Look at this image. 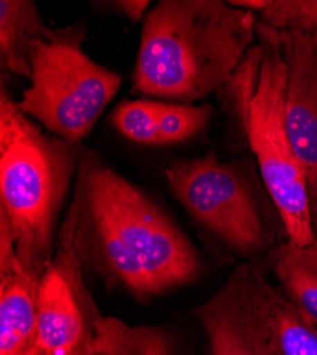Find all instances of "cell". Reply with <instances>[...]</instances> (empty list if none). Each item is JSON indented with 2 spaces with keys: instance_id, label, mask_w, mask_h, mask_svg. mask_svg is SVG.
I'll return each instance as SVG.
<instances>
[{
  "instance_id": "obj_1",
  "label": "cell",
  "mask_w": 317,
  "mask_h": 355,
  "mask_svg": "<svg viewBox=\"0 0 317 355\" xmlns=\"http://www.w3.org/2000/svg\"><path fill=\"white\" fill-rule=\"evenodd\" d=\"M69 214L80 256H92L108 280L147 297L192 283L195 248L161 208L89 146L77 145Z\"/></svg>"
},
{
  "instance_id": "obj_2",
  "label": "cell",
  "mask_w": 317,
  "mask_h": 355,
  "mask_svg": "<svg viewBox=\"0 0 317 355\" xmlns=\"http://www.w3.org/2000/svg\"><path fill=\"white\" fill-rule=\"evenodd\" d=\"M256 23L222 0H161L144 17L131 92L177 104L208 97L253 46Z\"/></svg>"
},
{
  "instance_id": "obj_3",
  "label": "cell",
  "mask_w": 317,
  "mask_h": 355,
  "mask_svg": "<svg viewBox=\"0 0 317 355\" xmlns=\"http://www.w3.org/2000/svg\"><path fill=\"white\" fill-rule=\"evenodd\" d=\"M286 83L279 31L257 20L256 43L223 88L289 242L305 246L316 236L307 176L287 127Z\"/></svg>"
},
{
  "instance_id": "obj_4",
  "label": "cell",
  "mask_w": 317,
  "mask_h": 355,
  "mask_svg": "<svg viewBox=\"0 0 317 355\" xmlns=\"http://www.w3.org/2000/svg\"><path fill=\"white\" fill-rule=\"evenodd\" d=\"M77 146L46 131L0 93V214L23 269L40 280L53 259L55 223L76 178Z\"/></svg>"
},
{
  "instance_id": "obj_5",
  "label": "cell",
  "mask_w": 317,
  "mask_h": 355,
  "mask_svg": "<svg viewBox=\"0 0 317 355\" xmlns=\"http://www.w3.org/2000/svg\"><path fill=\"white\" fill-rule=\"evenodd\" d=\"M85 37V26L74 23L33 42L28 87L16 101L23 114L74 146L92 132L123 81L84 51Z\"/></svg>"
},
{
  "instance_id": "obj_6",
  "label": "cell",
  "mask_w": 317,
  "mask_h": 355,
  "mask_svg": "<svg viewBox=\"0 0 317 355\" xmlns=\"http://www.w3.org/2000/svg\"><path fill=\"white\" fill-rule=\"evenodd\" d=\"M165 178L184 209L226 246L246 257L264 250V223L249 182L237 166L209 153L172 162Z\"/></svg>"
},
{
  "instance_id": "obj_7",
  "label": "cell",
  "mask_w": 317,
  "mask_h": 355,
  "mask_svg": "<svg viewBox=\"0 0 317 355\" xmlns=\"http://www.w3.org/2000/svg\"><path fill=\"white\" fill-rule=\"evenodd\" d=\"M276 293L255 264L238 266L212 297L192 311L212 355H282Z\"/></svg>"
},
{
  "instance_id": "obj_8",
  "label": "cell",
  "mask_w": 317,
  "mask_h": 355,
  "mask_svg": "<svg viewBox=\"0 0 317 355\" xmlns=\"http://www.w3.org/2000/svg\"><path fill=\"white\" fill-rule=\"evenodd\" d=\"M37 334L42 355H94V318L100 314L81 276L70 214L59 246L37 284Z\"/></svg>"
},
{
  "instance_id": "obj_9",
  "label": "cell",
  "mask_w": 317,
  "mask_h": 355,
  "mask_svg": "<svg viewBox=\"0 0 317 355\" xmlns=\"http://www.w3.org/2000/svg\"><path fill=\"white\" fill-rule=\"evenodd\" d=\"M287 69V127L307 181L317 169V31H279Z\"/></svg>"
},
{
  "instance_id": "obj_10",
  "label": "cell",
  "mask_w": 317,
  "mask_h": 355,
  "mask_svg": "<svg viewBox=\"0 0 317 355\" xmlns=\"http://www.w3.org/2000/svg\"><path fill=\"white\" fill-rule=\"evenodd\" d=\"M214 115L211 105L160 100H126L115 107L111 123L127 139L141 145H171L194 138Z\"/></svg>"
},
{
  "instance_id": "obj_11",
  "label": "cell",
  "mask_w": 317,
  "mask_h": 355,
  "mask_svg": "<svg viewBox=\"0 0 317 355\" xmlns=\"http://www.w3.org/2000/svg\"><path fill=\"white\" fill-rule=\"evenodd\" d=\"M37 284L22 264L0 275V355H42Z\"/></svg>"
},
{
  "instance_id": "obj_12",
  "label": "cell",
  "mask_w": 317,
  "mask_h": 355,
  "mask_svg": "<svg viewBox=\"0 0 317 355\" xmlns=\"http://www.w3.org/2000/svg\"><path fill=\"white\" fill-rule=\"evenodd\" d=\"M50 33L51 28L33 0L0 2V58L10 73L28 78V47L36 40L49 37Z\"/></svg>"
},
{
  "instance_id": "obj_13",
  "label": "cell",
  "mask_w": 317,
  "mask_h": 355,
  "mask_svg": "<svg viewBox=\"0 0 317 355\" xmlns=\"http://www.w3.org/2000/svg\"><path fill=\"white\" fill-rule=\"evenodd\" d=\"M275 272L284 297L317 329V239L305 246L283 243L276 252Z\"/></svg>"
},
{
  "instance_id": "obj_14",
  "label": "cell",
  "mask_w": 317,
  "mask_h": 355,
  "mask_svg": "<svg viewBox=\"0 0 317 355\" xmlns=\"http://www.w3.org/2000/svg\"><path fill=\"white\" fill-rule=\"evenodd\" d=\"M94 355H171L168 336L157 327L128 325L98 314L93 322Z\"/></svg>"
},
{
  "instance_id": "obj_15",
  "label": "cell",
  "mask_w": 317,
  "mask_h": 355,
  "mask_svg": "<svg viewBox=\"0 0 317 355\" xmlns=\"http://www.w3.org/2000/svg\"><path fill=\"white\" fill-rule=\"evenodd\" d=\"M275 321L282 355H317V329L279 291L275 297Z\"/></svg>"
},
{
  "instance_id": "obj_16",
  "label": "cell",
  "mask_w": 317,
  "mask_h": 355,
  "mask_svg": "<svg viewBox=\"0 0 317 355\" xmlns=\"http://www.w3.org/2000/svg\"><path fill=\"white\" fill-rule=\"evenodd\" d=\"M259 20L276 31L316 32L317 0H268Z\"/></svg>"
},
{
  "instance_id": "obj_17",
  "label": "cell",
  "mask_w": 317,
  "mask_h": 355,
  "mask_svg": "<svg viewBox=\"0 0 317 355\" xmlns=\"http://www.w3.org/2000/svg\"><path fill=\"white\" fill-rule=\"evenodd\" d=\"M110 5L131 21H138L146 17L144 15H147L146 12L151 2L150 0H119V2H111Z\"/></svg>"
},
{
  "instance_id": "obj_18",
  "label": "cell",
  "mask_w": 317,
  "mask_h": 355,
  "mask_svg": "<svg viewBox=\"0 0 317 355\" xmlns=\"http://www.w3.org/2000/svg\"><path fill=\"white\" fill-rule=\"evenodd\" d=\"M229 5H232L234 8L248 10L252 13H261L265 10L268 0H228Z\"/></svg>"
},
{
  "instance_id": "obj_19",
  "label": "cell",
  "mask_w": 317,
  "mask_h": 355,
  "mask_svg": "<svg viewBox=\"0 0 317 355\" xmlns=\"http://www.w3.org/2000/svg\"><path fill=\"white\" fill-rule=\"evenodd\" d=\"M307 188H309V200H310L311 219L314 222V220H317V169L309 178Z\"/></svg>"
},
{
  "instance_id": "obj_20",
  "label": "cell",
  "mask_w": 317,
  "mask_h": 355,
  "mask_svg": "<svg viewBox=\"0 0 317 355\" xmlns=\"http://www.w3.org/2000/svg\"><path fill=\"white\" fill-rule=\"evenodd\" d=\"M313 229H314V236H316V239H317V220L313 222Z\"/></svg>"
}]
</instances>
